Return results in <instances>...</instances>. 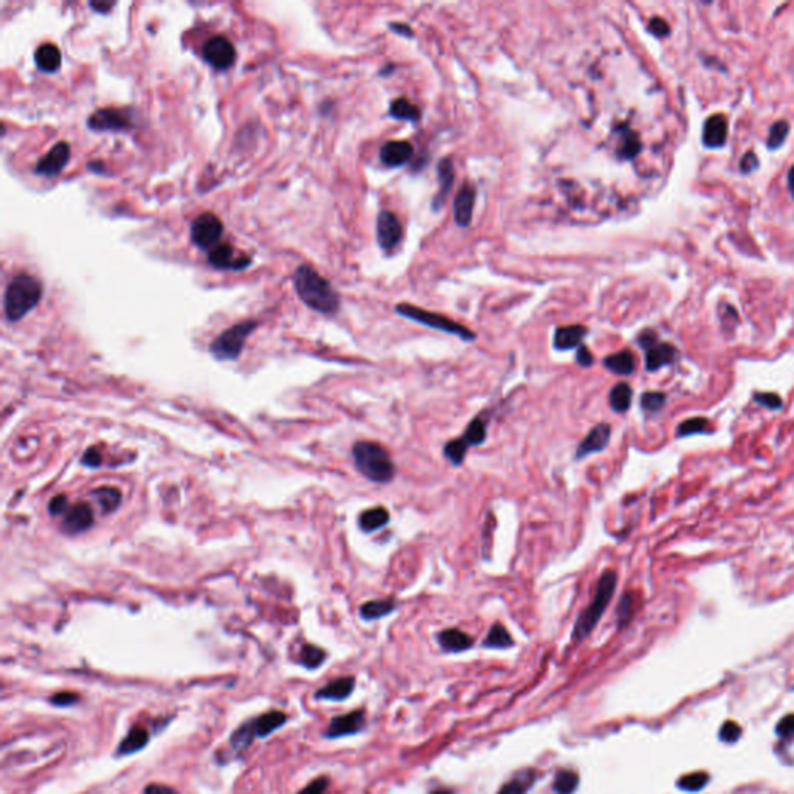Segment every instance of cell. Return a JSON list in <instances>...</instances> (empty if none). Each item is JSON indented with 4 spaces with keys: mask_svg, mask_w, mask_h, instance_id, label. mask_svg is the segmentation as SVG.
<instances>
[{
    "mask_svg": "<svg viewBox=\"0 0 794 794\" xmlns=\"http://www.w3.org/2000/svg\"><path fill=\"white\" fill-rule=\"evenodd\" d=\"M293 284L306 306L321 314H335L340 307L339 293L314 267L301 264L293 273Z\"/></svg>",
    "mask_w": 794,
    "mask_h": 794,
    "instance_id": "cell-1",
    "label": "cell"
},
{
    "mask_svg": "<svg viewBox=\"0 0 794 794\" xmlns=\"http://www.w3.org/2000/svg\"><path fill=\"white\" fill-rule=\"evenodd\" d=\"M353 458L355 469L367 480L378 484H386L395 480L396 466L386 448L377 442L358 441L353 446Z\"/></svg>",
    "mask_w": 794,
    "mask_h": 794,
    "instance_id": "cell-2",
    "label": "cell"
},
{
    "mask_svg": "<svg viewBox=\"0 0 794 794\" xmlns=\"http://www.w3.org/2000/svg\"><path fill=\"white\" fill-rule=\"evenodd\" d=\"M42 284L38 278L28 273H19L6 286L3 297V311L8 321H19L39 304L42 298Z\"/></svg>",
    "mask_w": 794,
    "mask_h": 794,
    "instance_id": "cell-3",
    "label": "cell"
},
{
    "mask_svg": "<svg viewBox=\"0 0 794 794\" xmlns=\"http://www.w3.org/2000/svg\"><path fill=\"white\" fill-rule=\"evenodd\" d=\"M617 585V575L613 569H607L601 574L599 580L596 585V593L593 597V602L582 611L578 621L574 624L573 628V639L574 641H583L587 636L591 635V631L601 621V617L605 613L607 607L610 605L611 597H613Z\"/></svg>",
    "mask_w": 794,
    "mask_h": 794,
    "instance_id": "cell-4",
    "label": "cell"
},
{
    "mask_svg": "<svg viewBox=\"0 0 794 794\" xmlns=\"http://www.w3.org/2000/svg\"><path fill=\"white\" fill-rule=\"evenodd\" d=\"M396 312L399 315H402V317H405V318H410L413 321L420 323V325H424V326L436 329V331H442V332L460 337V339L464 341H473L476 339V335L470 331L469 328L462 326V325H460V323L447 318L441 314L424 311V309L411 306V304H399L396 307Z\"/></svg>",
    "mask_w": 794,
    "mask_h": 794,
    "instance_id": "cell-5",
    "label": "cell"
},
{
    "mask_svg": "<svg viewBox=\"0 0 794 794\" xmlns=\"http://www.w3.org/2000/svg\"><path fill=\"white\" fill-rule=\"evenodd\" d=\"M258 328V321L247 320L231 326L223 331L209 346L212 353L217 360H235L241 355L247 337Z\"/></svg>",
    "mask_w": 794,
    "mask_h": 794,
    "instance_id": "cell-6",
    "label": "cell"
},
{
    "mask_svg": "<svg viewBox=\"0 0 794 794\" xmlns=\"http://www.w3.org/2000/svg\"><path fill=\"white\" fill-rule=\"evenodd\" d=\"M223 233L222 221L213 213H203L191 223V241L205 251L217 247Z\"/></svg>",
    "mask_w": 794,
    "mask_h": 794,
    "instance_id": "cell-7",
    "label": "cell"
},
{
    "mask_svg": "<svg viewBox=\"0 0 794 794\" xmlns=\"http://www.w3.org/2000/svg\"><path fill=\"white\" fill-rule=\"evenodd\" d=\"M87 126L92 131H129L133 128V114L118 108L98 109L89 117Z\"/></svg>",
    "mask_w": 794,
    "mask_h": 794,
    "instance_id": "cell-8",
    "label": "cell"
},
{
    "mask_svg": "<svg viewBox=\"0 0 794 794\" xmlns=\"http://www.w3.org/2000/svg\"><path fill=\"white\" fill-rule=\"evenodd\" d=\"M203 59L216 70H228L236 61V48L228 38L222 34L209 38L203 45Z\"/></svg>",
    "mask_w": 794,
    "mask_h": 794,
    "instance_id": "cell-9",
    "label": "cell"
},
{
    "mask_svg": "<svg viewBox=\"0 0 794 794\" xmlns=\"http://www.w3.org/2000/svg\"><path fill=\"white\" fill-rule=\"evenodd\" d=\"M70 154H72V151H70V145L67 142L56 143L52 149L38 161L36 168H34V172L44 175V177H56V175H59L68 165Z\"/></svg>",
    "mask_w": 794,
    "mask_h": 794,
    "instance_id": "cell-10",
    "label": "cell"
},
{
    "mask_svg": "<svg viewBox=\"0 0 794 794\" xmlns=\"http://www.w3.org/2000/svg\"><path fill=\"white\" fill-rule=\"evenodd\" d=\"M402 239V226L392 212H382L377 217V242L390 253Z\"/></svg>",
    "mask_w": 794,
    "mask_h": 794,
    "instance_id": "cell-11",
    "label": "cell"
},
{
    "mask_svg": "<svg viewBox=\"0 0 794 794\" xmlns=\"http://www.w3.org/2000/svg\"><path fill=\"white\" fill-rule=\"evenodd\" d=\"M610 438H611V427L607 422H602V424H597L596 427H593L589 433L587 434L583 441L579 444V447L575 448V455L574 458L575 460H583L587 458V456L593 455V453H601L605 450L610 444Z\"/></svg>",
    "mask_w": 794,
    "mask_h": 794,
    "instance_id": "cell-12",
    "label": "cell"
},
{
    "mask_svg": "<svg viewBox=\"0 0 794 794\" xmlns=\"http://www.w3.org/2000/svg\"><path fill=\"white\" fill-rule=\"evenodd\" d=\"M208 263L219 270H242L250 264L249 256H236L230 244H219L208 253Z\"/></svg>",
    "mask_w": 794,
    "mask_h": 794,
    "instance_id": "cell-13",
    "label": "cell"
},
{
    "mask_svg": "<svg viewBox=\"0 0 794 794\" xmlns=\"http://www.w3.org/2000/svg\"><path fill=\"white\" fill-rule=\"evenodd\" d=\"M94 510L87 503H78L68 508L62 520V529L67 534H81L92 528Z\"/></svg>",
    "mask_w": 794,
    "mask_h": 794,
    "instance_id": "cell-14",
    "label": "cell"
},
{
    "mask_svg": "<svg viewBox=\"0 0 794 794\" xmlns=\"http://www.w3.org/2000/svg\"><path fill=\"white\" fill-rule=\"evenodd\" d=\"M365 726V712L363 711H354L346 715H340L332 719L331 725L326 730V737L329 739H339L344 735L357 734Z\"/></svg>",
    "mask_w": 794,
    "mask_h": 794,
    "instance_id": "cell-15",
    "label": "cell"
},
{
    "mask_svg": "<svg viewBox=\"0 0 794 794\" xmlns=\"http://www.w3.org/2000/svg\"><path fill=\"white\" fill-rule=\"evenodd\" d=\"M678 349L673 344L658 341L645 351V368L650 372L658 371L667 367V365L675 363L678 360Z\"/></svg>",
    "mask_w": 794,
    "mask_h": 794,
    "instance_id": "cell-16",
    "label": "cell"
},
{
    "mask_svg": "<svg viewBox=\"0 0 794 794\" xmlns=\"http://www.w3.org/2000/svg\"><path fill=\"white\" fill-rule=\"evenodd\" d=\"M475 198H476V191L475 188L470 185H464L460 189V193L456 194L453 203V214H455V222L458 223L460 227H469L470 222H472Z\"/></svg>",
    "mask_w": 794,
    "mask_h": 794,
    "instance_id": "cell-17",
    "label": "cell"
},
{
    "mask_svg": "<svg viewBox=\"0 0 794 794\" xmlns=\"http://www.w3.org/2000/svg\"><path fill=\"white\" fill-rule=\"evenodd\" d=\"M728 138V119L725 115L715 114L709 117L703 128V143L706 147H721Z\"/></svg>",
    "mask_w": 794,
    "mask_h": 794,
    "instance_id": "cell-18",
    "label": "cell"
},
{
    "mask_svg": "<svg viewBox=\"0 0 794 794\" xmlns=\"http://www.w3.org/2000/svg\"><path fill=\"white\" fill-rule=\"evenodd\" d=\"M414 154V147L409 142H388L381 149V161L388 168H397L405 165Z\"/></svg>",
    "mask_w": 794,
    "mask_h": 794,
    "instance_id": "cell-19",
    "label": "cell"
},
{
    "mask_svg": "<svg viewBox=\"0 0 794 794\" xmlns=\"http://www.w3.org/2000/svg\"><path fill=\"white\" fill-rule=\"evenodd\" d=\"M588 335V329L582 325H569L559 328L554 334V348L557 351H569L582 346V341Z\"/></svg>",
    "mask_w": 794,
    "mask_h": 794,
    "instance_id": "cell-20",
    "label": "cell"
},
{
    "mask_svg": "<svg viewBox=\"0 0 794 794\" xmlns=\"http://www.w3.org/2000/svg\"><path fill=\"white\" fill-rule=\"evenodd\" d=\"M286 721H287V715L284 712L270 711L259 715L255 720L247 721V725L251 730V734L255 735V739H258V737H261L263 739V737L270 735L273 730L279 729Z\"/></svg>",
    "mask_w": 794,
    "mask_h": 794,
    "instance_id": "cell-21",
    "label": "cell"
},
{
    "mask_svg": "<svg viewBox=\"0 0 794 794\" xmlns=\"http://www.w3.org/2000/svg\"><path fill=\"white\" fill-rule=\"evenodd\" d=\"M438 642L446 652L460 653L472 649L473 638L458 628H447L438 635Z\"/></svg>",
    "mask_w": 794,
    "mask_h": 794,
    "instance_id": "cell-22",
    "label": "cell"
},
{
    "mask_svg": "<svg viewBox=\"0 0 794 794\" xmlns=\"http://www.w3.org/2000/svg\"><path fill=\"white\" fill-rule=\"evenodd\" d=\"M355 679L353 677H341L337 678L331 683L321 687L320 691L315 693V697L320 700H332V701H341L346 700L354 691Z\"/></svg>",
    "mask_w": 794,
    "mask_h": 794,
    "instance_id": "cell-23",
    "label": "cell"
},
{
    "mask_svg": "<svg viewBox=\"0 0 794 794\" xmlns=\"http://www.w3.org/2000/svg\"><path fill=\"white\" fill-rule=\"evenodd\" d=\"M34 62H36V67L42 70V72L45 73L56 72V70H59L62 62L59 48L54 44H50V42H48V44L39 45L36 53H34Z\"/></svg>",
    "mask_w": 794,
    "mask_h": 794,
    "instance_id": "cell-24",
    "label": "cell"
},
{
    "mask_svg": "<svg viewBox=\"0 0 794 794\" xmlns=\"http://www.w3.org/2000/svg\"><path fill=\"white\" fill-rule=\"evenodd\" d=\"M603 367L617 376H630L636 369V358L631 351L624 349L603 358Z\"/></svg>",
    "mask_w": 794,
    "mask_h": 794,
    "instance_id": "cell-25",
    "label": "cell"
},
{
    "mask_svg": "<svg viewBox=\"0 0 794 794\" xmlns=\"http://www.w3.org/2000/svg\"><path fill=\"white\" fill-rule=\"evenodd\" d=\"M390 523V512L382 506L363 510L358 517V526L363 532H376Z\"/></svg>",
    "mask_w": 794,
    "mask_h": 794,
    "instance_id": "cell-26",
    "label": "cell"
},
{
    "mask_svg": "<svg viewBox=\"0 0 794 794\" xmlns=\"http://www.w3.org/2000/svg\"><path fill=\"white\" fill-rule=\"evenodd\" d=\"M397 608L396 599H378V601H368L360 607V616L365 621H376L391 615L392 611Z\"/></svg>",
    "mask_w": 794,
    "mask_h": 794,
    "instance_id": "cell-27",
    "label": "cell"
},
{
    "mask_svg": "<svg viewBox=\"0 0 794 794\" xmlns=\"http://www.w3.org/2000/svg\"><path fill=\"white\" fill-rule=\"evenodd\" d=\"M149 742V733L142 726H133L129 734L126 735V739L119 743L117 754L118 756H129L137 753V751L143 749L146 747V743Z\"/></svg>",
    "mask_w": 794,
    "mask_h": 794,
    "instance_id": "cell-28",
    "label": "cell"
},
{
    "mask_svg": "<svg viewBox=\"0 0 794 794\" xmlns=\"http://www.w3.org/2000/svg\"><path fill=\"white\" fill-rule=\"evenodd\" d=\"M438 174H439V182H441V188H439V193L436 194V198H434V208H439L442 207V203H444L447 194L450 193V189L453 186V182H455V170H453V165L452 161L448 159H444L439 163L438 166Z\"/></svg>",
    "mask_w": 794,
    "mask_h": 794,
    "instance_id": "cell-29",
    "label": "cell"
},
{
    "mask_svg": "<svg viewBox=\"0 0 794 794\" xmlns=\"http://www.w3.org/2000/svg\"><path fill=\"white\" fill-rule=\"evenodd\" d=\"M631 399H633V390L631 386L625 382H619L615 385L610 391V406L611 410L616 413H625L631 405Z\"/></svg>",
    "mask_w": 794,
    "mask_h": 794,
    "instance_id": "cell-30",
    "label": "cell"
},
{
    "mask_svg": "<svg viewBox=\"0 0 794 794\" xmlns=\"http://www.w3.org/2000/svg\"><path fill=\"white\" fill-rule=\"evenodd\" d=\"M390 115L396 119L416 123L420 118V109L406 98H397L390 104Z\"/></svg>",
    "mask_w": 794,
    "mask_h": 794,
    "instance_id": "cell-31",
    "label": "cell"
},
{
    "mask_svg": "<svg viewBox=\"0 0 794 794\" xmlns=\"http://www.w3.org/2000/svg\"><path fill=\"white\" fill-rule=\"evenodd\" d=\"M483 645L486 649H509L514 645V639H512L508 628L501 624H494L486 639L483 641Z\"/></svg>",
    "mask_w": 794,
    "mask_h": 794,
    "instance_id": "cell-32",
    "label": "cell"
},
{
    "mask_svg": "<svg viewBox=\"0 0 794 794\" xmlns=\"http://www.w3.org/2000/svg\"><path fill=\"white\" fill-rule=\"evenodd\" d=\"M94 497L98 500V504L101 506L104 514L108 512H114L122 504V492L117 487H100L94 490Z\"/></svg>",
    "mask_w": 794,
    "mask_h": 794,
    "instance_id": "cell-33",
    "label": "cell"
},
{
    "mask_svg": "<svg viewBox=\"0 0 794 794\" xmlns=\"http://www.w3.org/2000/svg\"><path fill=\"white\" fill-rule=\"evenodd\" d=\"M536 772L528 770L522 772V774H518L517 777L512 779L506 785L501 786V790L498 791V794H526L531 788V785L536 781Z\"/></svg>",
    "mask_w": 794,
    "mask_h": 794,
    "instance_id": "cell-34",
    "label": "cell"
},
{
    "mask_svg": "<svg viewBox=\"0 0 794 794\" xmlns=\"http://www.w3.org/2000/svg\"><path fill=\"white\" fill-rule=\"evenodd\" d=\"M461 438L467 442L469 447L481 446L487 438V427L486 422H484V419L476 416L472 422L467 425L466 432H464Z\"/></svg>",
    "mask_w": 794,
    "mask_h": 794,
    "instance_id": "cell-35",
    "label": "cell"
},
{
    "mask_svg": "<svg viewBox=\"0 0 794 794\" xmlns=\"http://www.w3.org/2000/svg\"><path fill=\"white\" fill-rule=\"evenodd\" d=\"M641 140H639L638 133L628 128L622 129L621 137V146H619V156L622 159H635L639 152H641Z\"/></svg>",
    "mask_w": 794,
    "mask_h": 794,
    "instance_id": "cell-36",
    "label": "cell"
},
{
    "mask_svg": "<svg viewBox=\"0 0 794 794\" xmlns=\"http://www.w3.org/2000/svg\"><path fill=\"white\" fill-rule=\"evenodd\" d=\"M579 786V774L571 770H561L554 779L552 788L559 794H573Z\"/></svg>",
    "mask_w": 794,
    "mask_h": 794,
    "instance_id": "cell-37",
    "label": "cell"
},
{
    "mask_svg": "<svg viewBox=\"0 0 794 794\" xmlns=\"http://www.w3.org/2000/svg\"><path fill=\"white\" fill-rule=\"evenodd\" d=\"M635 602H636V597L635 593H624L621 601H619V605H617V611H616V621H617V627L624 628L625 625H627L631 617H633L635 613Z\"/></svg>",
    "mask_w": 794,
    "mask_h": 794,
    "instance_id": "cell-38",
    "label": "cell"
},
{
    "mask_svg": "<svg viewBox=\"0 0 794 794\" xmlns=\"http://www.w3.org/2000/svg\"><path fill=\"white\" fill-rule=\"evenodd\" d=\"M467 450H469L467 442L464 441L462 438H456V439L448 441L447 444L444 446V456L453 464V466L460 467L461 464L464 462V460H466Z\"/></svg>",
    "mask_w": 794,
    "mask_h": 794,
    "instance_id": "cell-39",
    "label": "cell"
},
{
    "mask_svg": "<svg viewBox=\"0 0 794 794\" xmlns=\"http://www.w3.org/2000/svg\"><path fill=\"white\" fill-rule=\"evenodd\" d=\"M709 420L706 418H692V419H687L684 422H681L677 428V436L678 438H687V436H693V434H701V433H707L711 432L709 430Z\"/></svg>",
    "mask_w": 794,
    "mask_h": 794,
    "instance_id": "cell-40",
    "label": "cell"
},
{
    "mask_svg": "<svg viewBox=\"0 0 794 794\" xmlns=\"http://www.w3.org/2000/svg\"><path fill=\"white\" fill-rule=\"evenodd\" d=\"M326 659V653L317 645L306 644L303 645L300 653V663L303 664L306 669H317Z\"/></svg>",
    "mask_w": 794,
    "mask_h": 794,
    "instance_id": "cell-41",
    "label": "cell"
},
{
    "mask_svg": "<svg viewBox=\"0 0 794 794\" xmlns=\"http://www.w3.org/2000/svg\"><path fill=\"white\" fill-rule=\"evenodd\" d=\"M667 396L661 391H647L641 396V409L647 414L661 411L666 405Z\"/></svg>",
    "mask_w": 794,
    "mask_h": 794,
    "instance_id": "cell-42",
    "label": "cell"
},
{
    "mask_svg": "<svg viewBox=\"0 0 794 794\" xmlns=\"http://www.w3.org/2000/svg\"><path fill=\"white\" fill-rule=\"evenodd\" d=\"M788 132H790V126L788 123L785 122V119H781V122H776L774 124L771 126L770 129V135H768V147L770 149H777V147H781L782 143L788 137Z\"/></svg>",
    "mask_w": 794,
    "mask_h": 794,
    "instance_id": "cell-43",
    "label": "cell"
},
{
    "mask_svg": "<svg viewBox=\"0 0 794 794\" xmlns=\"http://www.w3.org/2000/svg\"><path fill=\"white\" fill-rule=\"evenodd\" d=\"M707 779L709 776L706 772H692V774H687L684 777H681L678 781V786L681 790H686V791H700L701 788H705L706 784H707Z\"/></svg>",
    "mask_w": 794,
    "mask_h": 794,
    "instance_id": "cell-44",
    "label": "cell"
},
{
    "mask_svg": "<svg viewBox=\"0 0 794 794\" xmlns=\"http://www.w3.org/2000/svg\"><path fill=\"white\" fill-rule=\"evenodd\" d=\"M757 405H762L768 410H781L782 409V399L779 397L776 392H757L754 396Z\"/></svg>",
    "mask_w": 794,
    "mask_h": 794,
    "instance_id": "cell-45",
    "label": "cell"
},
{
    "mask_svg": "<svg viewBox=\"0 0 794 794\" xmlns=\"http://www.w3.org/2000/svg\"><path fill=\"white\" fill-rule=\"evenodd\" d=\"M742 728L735 721H726L720 729V739L725 743H734L740 739Z\"/></svg>",
    "mask_w": 794,
    "mask_h": 794,
    "instance_id": "cell-46",
    "label": "cell"
},
{
    "mask_svg": "<svg viewBox=\"0 0 794 794\" xmlns=\"http://www.w3.org/2000/svg\"><path fill=\"white\" fill-rule=\"evenodd\" d=\"M67 510H68V500L66 495H56L52 498L50 503H48V512H50L53 517L64 515Z\"/></svg>",
    "mask_w": 794,
    "mask_h": 794,
    "instance_id": "cell-47",
    "label": "cell"
},
{
    "mask_svg": "<svg viewBox=\"0 0 794 794\" xmlns=\"http://www.w3.org/2000/svg\"><path fill=\"white\" fill-rule=\"evenodd\" d=\"M80 701V695L78 693H73V692H59L56 693L52 697L50 703L53 706H58V707H67V706H72L75 703Z\"/></svg>",
    "mask_w": 794,
    "mask_h": 794,
    "instance_id": "cell-48",
    "label": "cell"
},
{
    "mask_svg": "<svg viewBox=\"0 0 794 794\" xmlns=\"http://www.w3.org/2000/svg\"><path fill=\"white\" fill-rule=\"evenodd\" d=\"M649 31L656 38H666L670 33V28L664 19L653 17L649 24Z\"/></svg>",
    "mask_w": 794,
    "mask_h": 794,
    "instance_id": "cell-49",
    "label": "cell"
},
{
    "mask_svg": "<svg viewBox=\"0 0 794 794\" xmlns=\"http://www.w3.org/2000/svg\"><path fill=\"white\" fill-rule=\"evenodd\" d=\"M329 786L328 777H318L309 784L306 788L301 790L298 794H325Z\"/></svg>",
    "mask_w": 794,
    "mask_h": 794,
    "instance_id": "cell-50",
    "label": "cell"
},
{
    "mask_svg": "<svg viewBox=\"0 0 794 794\" xmlns=\"http://www.w3.org/2000/svg\"><path fill=\"white\" fill-rule=\"evenodd\" d=\"M575 362H578L582 368H589L591 365L594 363V357L591 354V351H589L587 346H579L578 348V354H575Z\"/></svg>",
    "mask_w": 794,
    "mask_h": 794,
    "instance_id": "cell-51",
    "label": "cell"
},
{
    "mask_svg": "<svg viewBox=\"0 0 794 794\" xmlns=\"http://www.w3.org/2000/svg\"><path fill=\"white\" fill-rule=\"evenodd\" d=\"M101 461H103L101 453L98 452V448H95V447H90L89 450H86V453H84L82 460H81L84 466H87V467H98L101 464Z\"/></svg>",
    "mask_w": 794,
    "mask_h": 794,
    "instance_id": "cell-52",
    "label": "cell"
},
{
    "mask_svg": "<svg viewBox=\"0 0 794 794\" xmlns=\"http://www.w3.org/2000/svg\"><path fill=\"white\" fill-rule=\"evenodd\" d=\"M757 166H758V160L756 157V154L754 152L744 154V157L740 161V171L744 174L753 172Z\"/></svg>",
    "mask_w": 794,
    "mask_h": 794,
    "instance_id": "cell-53",
    "label": "cell"
},
{
    "mask_svg": "<svg viewBox=\"0 0 794 794\" xmlns=\"http://www.w3.org/2000/svg\"><path fill=\"white\" fill-rule=\"evenodd\" d=\"M655 343H658V335H656L655 332H653V331H650V329H647V331L641 332V334H639V337H638V344H639V346H641L644 351H647V349H649L650 346H653V344H655Z\"/></svg>",
    "mask_w": 794,
    "mask_h": 794,
    "instance_id": "cell-54",
    "label": "cell"
},
{
    "mask_svg": "<svg viewBox=\"0 0 794 794\" xmlns=\"http://www.w3.org/2000/svg\"><path fill=\"white\" fill-rule=\"evenodd\" d=\"M776 733L782 737L793 734L794 733V715H786L785 719L779 721V725L776 728Z\"/></svg>",
    "mask_w": 794,
    "mask_h": 794,
    "instance_id": "cell-55",
    "label": "cell"
},
{
    "mask_svg": "<svg viewBox=\"0 0 794 794\" xmlns=\"http://www.w3.org/2000/svg\"><path fill=\"white\" fill-rule=\"evenodd\" d=\"M145 794H179V793L172 788H170V786L152 784L149 786H146Z\"/></svg>",
    "mask_w": 794,
    "mask_h": 794,
    "instance_id": "cell-56",
    "label": "cell"
},
{
    "mask_svg": "<svg viewBox=\"0 0 794 794\" xmlns=\"http://www.w3.org/2000/svg\"><path fill=\"white\" fill-rule=\"evenodd\" d=\"M390 30L397 34H402V36L413 38V30L406 24H390Z\"/></svg>",
    "mask_w": 794,
    "mask_h": 794,
    "instance_id": "cell-57",
    "label": "cell"
},
{
    "mask_svg": "<svg viewBox=\"0 0 794 794\" xmlns=\"http://www.w3.org/2000/svg\"><path fill=\"white\" fill-rule=\"evenodd\" d=\"M90 6H92V8H94L95 11H100V13H103V14H106V13H109V11L112 10V6H114V3H95V2H90Z\"/></svg>",
    "mask_w": 794,
    "mask_h": 794,
    "instance_id": "cell-58",
    "label": "cell"
},
{
    "mask_svg": "<svg viewBox=\"0 0 794 794\" xmlns=\"http://www.w3.org/2000/svg\"><path fill=\"white\" fill-rule=\"evenodd\" d=\"M788 189L794 198V166H791L790 171H788Z\"/></svg>",
    "mask_w": 794,
    "mask_h": 794,
    "instance_id": "cell-59",
    "label": "cell"
},
{
    "mask_svg": "<svg viewBox=\"0 0 794 794\" xmlns=\"http://www.w3.org/2000/svg\"><path fill=\"white\" fill-rule=\"evenodd\" d=\"M432 794H453V793H452L450 790H444V788H441V790H434V791H432Z\"/></svg>",
    "mask_w": 794,
    "mask_h": 794,
    "instance_id": "cell-60",
    "label": "cell"
}]
</instances>
